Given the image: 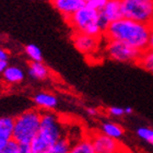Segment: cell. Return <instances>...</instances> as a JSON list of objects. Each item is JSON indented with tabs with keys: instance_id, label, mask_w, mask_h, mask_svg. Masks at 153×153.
I'll list each match as a JSON object with an SVG mask.
<instances>
[{
	"instance_id": "cell-2",
	"label": "cell",
	"mask_w": 153,
	"mask_h": 153,
	"mask_svg": "<svg viewBox=\"0 0 153 153\" xmlns=\"http://www.w3.org/2000/svg\"><path fill=\"white\" fill-rule=\"evenodd\" d=\"M64 136L59 117L51 111L42 113L38 134L30 143L33 153H49L51 147Z\"/></svg>"
},
{
	"instance_id": "cell-23",
	"label": "cell",
	"mask_w": 153,
	"mask_h": 153,
	"mask_svg": "<svg viewBox=\"0 0 153 153\" xmlns=\"http://www.w3.org/2000/svg\"><path fill=\"white\" fill-rule=\"evenodd\" d=\"M108 114L114 117H121L125 115V108L119 106H112L108 108Z\"/></svg>"
},
{
	"instance_id": "cell-27",
	"label": "cell",
	"mask_w": 153,
	"mask_h": 153,
	"mask_svg": "<svg viewBox=\"0 0 153 153\" xmlns=\"http://www.w3.org/2000/svg\"><path fill=\"white\" fill-rule=\"evenodd\" d=\"M86 113H88L90 116H96V115H97V109L94 108V107H88V108H86Z\"/></svg>"
},
{
	"instance_id": "cell-24",
	"label": "cell",
	"mask_w": 153,
	"mask_h": 153,
	"mask_svg": "<svg viewBox=\"0 0 153 153\" xmlns=\"http://www.w3.org/2000/svg\"><path fill=\"white\" fill-rule=\"evenodd\" d=\"M19 153H33V151L30 144H20Z\"/></svg>"
},
{
	"instance_id": "cell-5",
	"label": "cell",
	"mask_w": 153,
	"mask_h": 153,
	"mask_svg": "<svg viewBox=\"0 0 153 153\" xmlns=\"http://www.w3.org/2000/svg\"><path fill=\"white\" fill-rule=\"evenodd\" d=\"M105 53L109 59L124 64H137L142 54L134 46L117 39H106Z\"/></svg>"
},
{
	"instance_id": "cell-28",
	"label": "cell",
	"mask_w": 153,
	"mask_h": 153,
	"mask_svg": "<svg viewBox=\"0 0 153 153\" xmlns=\"http://www.w3.org/2000/svg\"><path fill=\"white\" fill-rule=\"evenodd\" d=\"M150 49H153V25L152 29H151V34H150V38H149V47Z\"/></svg>"
},
{
	"instance_id": "cell-14",
	"label": "cell",
	"mask_w": 153,
	"mask_h": 153,
	"mask_svg": "<svg viewBox=\"0 0 153 153\" xmlns=\"http://www.w3.org/2000/svg\"><path fill=\"white\" fill-rule=\"evenodd\" d=\"M29 76L35 80H46L49 76V69L43 61H31L27 69Z\"/></svg>"
},
{
	"instance_id": "cell-32",
	"label": "cell",
	"mask_w": 153,
	"mask_h": 153,
	"mask_svg": "<svg viewBox=\"0 0 153 153\" xmlns=\"http://www.w3.org/2000/svg\"><path fill=\"white\" fill-rule=\"evenodd\" d=\"M152 25H153V24H152Z\"/></svg>"
},
{
	"instance_id": "cell-22",
	"label": "cell",
	"mask_w": 153,
	"mask_h": 153,
	"mask_svg": "<svg viewBox=\"0 0 153 153\" xmlns=\"http://www.w3.org/2000/svg\"><path fill=\"white\" fill-rule=\"evenodd\" d=\"M19 146L20 144L12 139L0 153H19Z\"/></svg>"
},
{
	"instance_id": "cell-30",
	"label": "cell",
	"mask_w": 153,
	"mask_h": 153,
	"mask_svg": "<svg viewBox=\"0 0 153 153\" xmlns=\"http://www.w3.org/2000/svg\"><path fill=\"white\" fill-rule=\"evenodd\" d=\"M117 153H129L127 150H125V149H123V150H120L119 152H117Z\"/></svg>"
},
{
	"instance_id": "cell-15",
	"label": "cell",
	"mask_w": 153,
	"mask_h": 153,
	"mask_svg": "<svg viewBox=\"0 0 153 153\" xmlns=\"http://www.w3.org/2000/svg\"><path fill=\"white\" fill-rule=\"evenodd\" d=\"M101 132H103V134L108 136V137L117 139V140H119L124 136V129H123V127L119 126L118 124L112 123V121L103 123L101 125Z\"/></svg>"
},
{
	"instance_id": "cell-21",
	"label": "cell",
	"mask_w": 153,
	"mask_h": 153,
	"mask_svg": "<svg viewBox=\"0 0 153 153\" xmlns=\"http://www.w3.org/2000/svg\"><path fill=\"white\" fill-rule=\"evenodd\" d=\"M107 1H108V0H89L85 4L88 7H90V8H92V9H95V10H97V11H101V10L105 7V4H106Z\"/></svg>"
},
{
	"instance_id": "cell-10",
	"label": "cell",
	"mask_w": 153,
	"mask_h": 153,
	"mask_svg": "<svg viewBox=\"0 0 153 153\" xmlns=\"http://www.w3.org/2000/svg\"><path fill=\"white\" fill-rule=\"evenodd\" d=\"M51 3L66 20L85 4L82 0H51Z\"/></svg>"
},
{
	"instance_id": "cell-3",
	"label": "cell",
	"mask_w": 153,
	"mask_h": 153,
	"mask_svg": "<svg viewBox=\"0 0 153 153\" xmlns=\"http://www.w3.org/2000/svg\"><path fill=\"white\" fill-rule=\"evenodd\" d=\"M67 22L74 32L84 33L95 37H102L105 32L101 21L100 11L92 9L86 4L68 18Z\"/></svg>"
},
{
	"instance_id": "cell-25",
	"label": "cell",
	"mask_w": 153,
	"mask_h": 153,
	"mask_svg": "<svg viewBox=\"0 0 153 153\" xmlns=\"http://www.w3.org/2000/svg\"><path fill=\"white\" fill-rule=\"evenodd\" d=\"M9 59V53L8 51L3 49L2 47H0V60H7Z\"/></svg>"
},
{
	"instance_id": "cell-8",
	"label": "cell",
	"mask_w": 153,
	"mask_h": 153,
	"mask_svg": "<svg viewBox=\"0 0 153 153\" xmlns=\"http://www.w3.org/2000/svg\"><path fill=\"white\" fill-rule=\"evenodd\" d=\"M100 38L92 35H88L84 33L74 32L72 35V42L74 47L83 55L94 54L100 46Z\"/></svg>"
},
{
	"instance_id": "cell-7",
	"label": "cell",
	"mask_w": 153,
	"mask_h": 153,
	"mask_svg": "<svg viewBox=\"0 0 153 153\" xmlns=\"http://www.w3.org/2000/svg\"><path fill=\"white\" fill-rule=\"evenodd\" d=\"M90 138L96 153H117L124 149L117 139L108 137L101 131L93 134Z\"/></svg>"
},
{
	"instance_id": "cell-26",
	"label": "cell",
	"mask_w": 153,
	"mask_h": 153,
	"mask_svg": "<svg viewBox=\"0 0 153 153\" xmlns=\"http://www.w3.org/2000/svg\"><path fill=\"white\" fill-rule=\"evenodd\" d=\"M7 67H8V61L7 60H0V74H2V72L6 70Z\"/></svg>"
},
{
	"instance_id": "cell-20",
	"label": "cell",
	"mask_w": 153,
	"mask_h": 153,
	"mask_svg": "<svg viewBox=\"0 0 153 153\" xmlns=\"http://www.w3.org/2000/svg\"><path fill=\"white\" fill-rule=\"evenodd\" d=\"M137 136L146 142L153 146V129L149 127H139L137 129Z\"/></svg>"
},
{
	"instance_id": "cell-11",
	"label": "cell",
	"mask_w": 153,
	"mask_h": 153,
	"mask_svg": "<svg viewBox=\"0 0 153 153\" xmlns=\"http://www.w3.org/2000/svg\"><path fill=\"white\" fill-rule=\"evenodd\" d=\"M14 118L10 116L0 117V152L12 140Z\"/></svg>"
},
{
	"instance_id": "cell-4",
	"label": "cell",
	"mask_w": 153,
	"mask_h": 153,
	"mask_svg": "<svg viewBox=\"0 0 153 153\" xmlns=\"http://www.w3.org/2000/svg\"><path fill=\"white\" fill-rule=\"evenodd\" d=\"M42 113L35 108L26 109L14 118L12 139L19 144H30L38 134Z\"/></svg>"
},
{
	"instance_id": "cell-29",
	"label": "cell",
	"mask_w": 153,
	"mask_h": 153,
	"mask_svg": "<svg viewBox=\"0 0 153 153\" xmlns=\"http://www.w3.org/2000/svg\"><path fill=\"white\" fill-rule=\"evenodd\" d=\"M132 112H134V109L131 108L130 106H128V107H125V114L130 115V114H132Z\"/></svg>"
},
{
	"instance_id": "cell-9",
	"label": "cell",
	"mask_w": 153,
	"mask_h": 153,
	"mask_svg": "<svg viewBox=\"0 0 153 153\" xmlns=\"http://www.w3.org/2000/svg\"><path fill=\"white\" fill-rule=\"evenodd\" d=\"M100 14H101L103 27L104 30H106L111 22H114L124 16H123L121 0H108L106 2L105 7L100 11Z\"/></svg>"
},
{
	"instance_id": "cell-19",
	"label": "cell",
	"mask_w": 153,
	"mask_h": 153,
	"mask_svg": "<svg viewBox=\"0 0 153 153\" xmlns=\"http://www.w3.org/2000/svg\"><path fill=\"white\" fill-rule=\"evenodd\" d=\"M25 54L31 61H43V54L35 44H27L25 46Z\"/></svg>"
},
{
	"instance_id": "cell-6",
	"label": "cell",
	"mask_w": 153,
	"mask_h": 153,
	"mask_svg": "<svg viewBox=\"0 0 153 153\" xmlns=\"http://www.w3.org/2000/svg\"><path fill=\"white\" fill-rule=\"evenodd\" d=\"M121 6L125 18L153 24V0H121Z\"/></svg>"
},
{
	"instance_id": "cell-13",
	"label": "cell",
	"mask_w": 153,
	"mask_h": 153,
	"mask_svg": "<svg viewBox=\"0 0 153 153\" xmlns=\"http://www.w3.org/2000/svg\"><path fill=\"white\" fill-rule=\"evenodd\" d=\"M1 76L3 82L7 84H19L25 78L24 71L18 66H8Z\"/></svg>"
},
{
	"instance_id": "cell-18",
	"label": "cell",
	"mask_w": 153,
	"mask_h": 153,
	"mask_svg": "<svg viewBox=\"0 0 153 153\" xmlns=\"http://www.w3.org/2000/svg\"><path fill=\"white\" fill-rule=\"evenodd\" d=\"M71 146H72V143H71L70 139H69L67 136L64 134V136L51 147L49 153H70Z\"/></svg>"
},
{
	"instance_id": "cell-31",
	"label": "cell",
	"mask_w": 153,
	"mask_h": 153,
	"mask_svg": "<svg viewBox=\"0 0 153 153\" xmlns=\"http://www.w3.org/2000/svg\"><path fill=\"white\" fill-rule=\"evenodd\" d=\"M82 1H84V2L86 3V2H88V1H89V0H82Z\"/></svg>"
},
{
	"instance_id": "cell-12",
	"label": "cell",
	"mask_w": 153,
	"mask_h": 153,
	"mask_svg": "<svg viewBox=\"0 0 153 153\" xmlns=\"http://www.w3.org/2000/svg\"><path fill=\"white\" fill-rule=\"evenodd\" d=\"M34 104L39 108H44L46 111H51L57 107L58 99L49 92H38L33 97Z\"/></svg>"
},
{
	"instance_id": "cell-1",
	"label": "cell",
	"mask_w": 153,
	"mask_h": 153,
	"mask_svg": "<svg viewBox=\"0 0 153 153\" xmlns=\"http://www.w3.org/2000/svg\"><path fill=\"white\" fill-rule=\"evenodd\" d=\"M151 29V24L138 22L123 16L109 23L103 37L105 39H117L125 42L139 51H144L149 47Z\"/></svg>"
},
{
	"instance_id": "cell-16",
	"label": "cell",
	"mask_w": 153,
	"mask_h": 153,
	"mask_svg": "<svg viewBox=\"0 0 153 153\" xmlns=\"http://www.w3.org/2000/svg\"><path fill=\"white\" fill-rule=\"evenodd\" d=\"M70 153H96L91 138H83L72 143Z\"/></svg>"
},
{
	"instance_id": "cell-17",
	"label": "cell",
	"mask_w": 153,
	"mask_h": 153,
	"mask_svg": "<svg viewBox=\"0 0 153 153\" xmlns=\"http://www.w3.org/2000/svg\"><path fill=\"white\" fill-rule=\"evenodd\" d=\"M137 64L142 69L153 74V49L148 48L144 51H142Z\"/></svg>"
}]
</instances>
